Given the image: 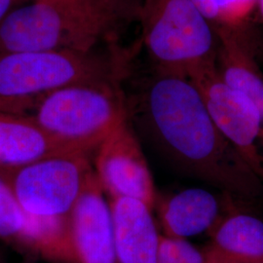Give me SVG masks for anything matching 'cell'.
Segmentation results:
<instances>
[{
	"label": "cell",
	"instance_id": "cell-19",
	"mask_svg": "<svg viewBox=\"0 0 263 263\" xmlns=\"http://www.w3.org/2000/svg\"><path fill=\"white\" fill-rule=\"evenodd\" d=\"M16 1L18 0H0V23L11 12L10 9Z\"/></svg>",
	"mask_w": 263,
	"mask_h": 263
},
{
	"label": "cell",
	"instance_id": "cell-20",
	"mask_svg": "<svg viewBox=\"0 0 263 263\" xmlns=\"http://www.w3.org/2000/svg\"><path fill=\"white\" fill-rule=\"evenodd\" d=\"M256 11L258 12L260 18L263 20V0H258V3H257V9Z\"/></svg>",
	"mask_w": 263,
	"mask_h": 263
},
{
	"label": "cell",
	"instance_id": "cell-9",
	"mask_svg": "<svg viewBox=\"0 0 263 263\" xmlns=\"http://www.w3.org/2000/svg\"><path fill=\"white\" fill-rule=\"evenodd\" d=\"M70 223L77 263H119L110 203L96 173L76 203Z\"/></svg>",
	"mask_w": 263,
	"mask_h": 263
},
{
	"label": "cell",
	"instance_id": "cell-6",
	"mask_svg": "<svg viewBox=\"0 0 263 263\" xmlns=\"http://www.w3.org/2000/svg\"><path fill=\"white\" fill-rule=\"evenodd\" d=\"M89 157L61 152L19 167H0V178L29 216L68 217L95 175Z\"/></svg>",
	"mask_w": 263,
	"mask_h": 263
},
{
	"label": "cell",
	"instance_id": "cell-18",
	"mask_svg": "<svg viewBox=\"0 0 263 263\" xmlns=\"http://www.w3.org/2000/svg\"><path fill=\"white\" fill-rule=\"evenodd\" d=\"M212 23L216 21V0H191Z\"/></svg>",
	"mask_w": 263,
	"mask_h": 263
},
{
	"label": "cell",
	"instance_id": "cell-3",
	"mask_svg": "<svg viewBox=\"0 0 263 263\" xmlns=\"http://www.w3.org/2000/svg\"><path fill=\"white\" fill-rule=\"evenodd\" d=\"M130 58L67 50L0 53V104L17 106L69 86L122 85Z\"/></svg>",
	"mask_w": 263,
	"mask_h": 263
},
{
	"label": "cell",
	"instance_id": "cell-23",
	"mask_svg": "<svg viewBox=\"0 0 263 263\" xmlns=\"http://www.w3.org/2000/svg\"><path fill=\"white\" fill-rule=\"evenodd\" d=\"M254 263H263V261H260V262H254Z\"/></svg>",
	"mask_w": 263,
	"mask_h": 263
},
{
	"label": "cell",
	"instance_id": "cell-15",
	"mask_svg": "<svg viewBox=\"0 0 263 263\" xmlns=\"http://www.w3.org/2000/svg\"><path fill=\"white\" fill-rule=\"evenodd\" d=\"M31 217L0 178V239L28 253Z\"/></svg>",
	"mask_w": 263,
	"mask_h": 263
},
{
	"label": "cell",
	"instance_id": "cell-13",
	"mask_svg": "<svg viewBox=\"0 0 263 263\" xmlns=\"http://www.w3.org/2000/svg\"><path fill=\"white\" fill-rule=\"evenodd\" d=\"M66 151H74L50 136L32 117L0 109V167H19Z\"/></svg>",
	"mask_w": 263,
	"mask_h": 263
},
{
	"label": "cell",
	"instance_id": "cell-4",
	"mask_svg": "<svg viewBox=\"0 0 263 263\" xmlns=\"http://www.w3.org/2000/svg\"><path fill=\"white\" fill-rule=\"evenodd\" d=\"M50 136L91 154L127 117L122 85L69 86L36 99L31 115Z\"/></svg>",
	"mask_w": 263,
	"mask_h": 263
},
{
	"label": "cell",
	"instance_id": "cell-2",
	"mask_svg": "<svg viewBox=\"0 0 263 263\" xmlns=\"http://www.w3.org/2000/svg\"><path fill=\"white\" fill-rule=\"evenodd\" d=\"M141 16L144 6L136 0H38L11 11L1 21L0 53H91Z\"/></svg>",
	"mask_w": 263,
	"mask_h": 263
},
{
	"label": "cell",
	"instance_id": "cell-24",
	"mask_svg": "<svg viewBox=\"0 0 263 263\" xmlns=\"http://www.w3.org/2000/svg\"><path fill=\"white\" fill-rule=\"evenodd\" d=\"M35 1H38V0H35Z\"/></svg>",
	"mask_w": 263,
	"mask_h": 263
},
{
	"label": "cell",
	"instance_id": "cell-10",
	"mask_svg": "<svg viewBox=\"0 0 263 263\" xmlns=\"http://www.w3.org/2000/svg\"><path fill=\"white\" fill-rule=\"evenodd\" d=\"M214 25V24H213ZM217 38L216 66L226 82L246 95L256 108L263 134V72L245 28L214 25Z\"/></svg>",
	"mask_w": 263,
	"mask_h": 263
},
{
	"label": "cell",
	"instance_id": "cell-11",
	"mask_svg": "<svg viewBox=\"0 0 263 263\" xmlns=\"http://www.w3.org/2000/svg\"><path fill=\"white\" fill-rule=\"evenodd\" d=\"M119 263H157L160 238L152 209L131 198L109 199Z\"/></svg>",
	"mask_w": 263,
	"mask_h": 263
},
{
	"label": "cell",
	"instance_id": "cell-12",
	"mask_svg": "<svg viewBox=\"0 0 263 263\" xmlns=\"http://www.w3.org/2000/svg\"><path fill=\"white\" fill-rule=\"evenodd\" d=\"M208 233V263L263 261V221L257 216L232 208Z\"/></svg>",
	"mask_w": 263,
	"mask_h": 263
},
{
	"label": "cell",
	"instance_id": "cell-17",
	"mask_svg": "<svg viewBox=\"0 0 263 263\" xmlns=\"http://www.w3.org/2000/svg\"><path fill=\"white\" fill-rule=\"evenodd\" d=\"M258 0H216L215 23L227 28L247 26L257 9Z\"/></svg>",
	"mask_w": 263,
	"mask_h": 263
},
{
	"label": "cell",
	"instance_id": "cell-5",
	"mask_svg": "<svg viewBox=\"0 0 263 263\" xmlns=\"http://www.w3.org/2000/svg\"><path fill=\"white\" fill-rule=\"evenodd\" d=\"M143 17V44L153 67L187 77L216 61L214 25L191 0H153Z\"/></svg>",
	"mask_w": 263,
	"mask_h": 263
},
{
	"label": "cell",
	"instance_id": "cell-8",
	"mask_svg": "<svg viewBox=\"0 0 263 263\" xmlns=\"http://www.w3.org/2000/svg\"><path fill=\"white\" fill-rule=\"evenodd\" d=\"M95 173L109 199L131 198L153 209L157 193L149 166L127 119L96 151Z\"/></svg>",
	"mask_w": 263,
	"mask_h": 263
},
{
	"label": "cell",
	"instance_id": "cell-16",
	"mask_svg": "<svg viewBox=\"0 0 263 263\" xmlns=\"http://www.w3.org/2000/svg\"><path fill=\"white\" fill-rule=\"evenodd\" d=\"M157 263L208 262L204 251H199L185 239L161 235Z\"/></svg>",
	"mask_w": 263,
	"mask_h": 263
},
{
	"label": "cell",
	"instance_id": "cell-1",
	"mask_svg": "<svg viewBox=\"0 0 263 263\" xmlns=\"http://www.w3.org/2000/svg\"><path fill=\"white\" fill-rule=\"evenodd\" d=\"M124 98L132 126L180 173L233 199L261 195L262 180L218 130L187 77L153 67Z\"/></svg>",
	"mask_w": 263,
	"mask_h": 263
},
{
	"label": "cell",
	"instance_id": "cell-21",
	"mask_svg": "<svg viewBox=\"0 0 263 263\" xmlns=\"http://www.w3.org/2000/svg\"><path fill=\"white\" fill-rule=\"evenodd\" d=\"M19 263H37V258L32 256H27L24 260L20 261Z\"/></svg>",
	"mask_w": 263,
	"mask_h": 263
},
{
	"label": "cell",
	"instance_id": "cell-22",
	"mask_svg": "<svg viewBox=\"0 0 263 263\" xmlns=\"http://www.w3.org/2000/svg\"><path fill=\"white\" fill-rule=\"evenodd\" d=\"M0 263H4L3 262V260H2V257H1V255H0Z\"/></svg>",
	"mask_w": 263,
	"mask_h": 263
},
{
	"label": "cell",
	"instance_id": "cell-7",
	"mask_svg": "<svg viewBox=\"0 0 263 263\" xmlns=\"http://www.w3.org/2000/svg\"><path fill=\"white\" fill-rule=\"evenodd\" d=\"M202 96L216 127L263 181V134L256 108L221 77L216 60L187 76Z\"/></svg>",
	"mask_w": 263,
	"mask_h": 263
},
{
	"label": "cell",
	"instance_id": "cell-14",
	"mask_svg": "<svg viewBox=\"0 0 263 263\" xmlns=\"http://www.w3.org/2000/svg\"><path fill=\"white\" fill-rule=\"evenodd\" d=\"M164 235L176 239L209 232L223 214L221 202L202 188H189L156 202Z\"/></svg>",
	"mask_w": 263,
	"mask_h": 263
}]
</instances>
